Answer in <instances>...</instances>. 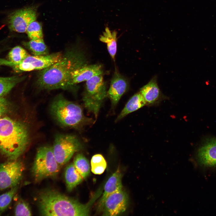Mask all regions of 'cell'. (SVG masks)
Returning <instances> with one entry per match:
<instances>
[{"label": "cell", "mask_w": 216, "mask_h": 216, "mask_svg": "<svg viewBox=\"0 0 216 216\" xmlns=\"http://www.w3.org/2000/svg\"><path fill=\"white\" fill-rule=\"evenodd\" d=\"M30 55L22 47L16 46L12 48L8 53V60L13 64H17Z\"/></svg>", "instance_id": "24"}, {"label": "cell", "mask_w": 216, "mask_h": 216, "mask_svg": "<svg viewBox=\"0 0 216 216\" xmlns=\"http://www.w3.org/2000/svg\"><path fill=\"white\" fill-rule=\"evenodd\" d=\"M128 83L125 78L116 70L111 80L110 86L107 92L112 107H115L122 95L126 92Z\"/></svg>", "instance_id": "15"}, {"label": "cell", "mask_w": 216, "mask_h": 216, "mask_svg": "<svg viewBox=\"0 0 216 216\" xmlns=\"http://www.w3.org/2000/svg\"><path fill=\"white\" fill-rule=\"evenodd\" d=\"M157 78L156 75L154 76L140 89L139 92L145 102L146 105L148 106L158 105L162 101L169 99L160 91Z\"/></svg>", "instance_id": "14"}, {"label": "cell", "mask_w": 216, "mask_h": 216, "mask_svg": "<svg viewBox=\"0 0 216 216\" xmlns=\"http://www.w3.org/2000/svg\"><path fill=\"white\" fill-rule=\"evenodd\" d=\"M146 105L145 102L140 92L134 94L128 100L116 120L117 122L129 114Z\"/></svg>", "instance_id": "17"}, {"label": "cell", "mask_w": 216, "mask_h": 216, "mask_svg": "<svg viewBox=\"0 0 216 216\" xmlns=\"http://www.w3.org/2000/svg\"><path fill=\"white\" fill-rule=\"evenodd\" d=\"M117 33L115 30L111 31L106 27L99 38L100 41L106 44L108 52L114 61L117 49Z\"/></svg>", "instance_id": "18"}, {"label": "cell", "mask_w": 216, "mask_h": 216, "mask_svg": "<svg viewBox=\"0 0 216 216\" xmlns=\"http://www.w3.org/2000/svg\"><path fill=\"white\" fill-rule=\"evenodd\" d=\"M82 148L81 142L76 136L61 134L56 136L52 147L55 158L60 166L66 164Z\"/></svg>", "instance_id": "8"}, {"label": "cell", "mask_w": 216, "mask_h": 216, "mask_svg": "<svg viewBox=\"0 0 216 216\" xmlns=\"http://www.w3.org/2000/svg\"><path fill=\"white\" fill-rule=\"evenodd\" d=\"M24 169L23 164L17 160L0 164V190L16 187Z\"/></svg>", "instance_id": "9"}, {"label": "cell", "mask_w": 216, "mask_h": 216, "mask_svg": "<svg viewBox=\"0 0 216 216\" xmlns=\"http://www.w3.org/2000/svg\"><path fill=\"white\" fill-rule=\"evenodd\" d=\"M86 81L83 101L88 112L92 113L97 119L103 101L107 96L106 85L102 74Z\"/></svg>", "instance_id": "6"}, {"label": "cell", "mask_w": 216, "mask_h": 216, "mask_svg": "<svg viewBox=\"0 0 216 216\" xmlns=\"http://www.w3.org/2000/svg\"><path fill=\"white\" fill-rule=\"evenodd\" d=\"M8 103L4 98L3 97H0V118L7 112L8 108Z\"/></svg>", "instance_id": "28"}, {"label": "cell", "mask_w": 216, "mask_h": 216, "mask_svg": "<svg viewBox=\"0 0 216 216\" xmlns=\"http://www.w3.org/2000/svg\"><path fill=\"white\" fill-rule=\"evenodd\" d=\"M63 55L60 52L44 55H30L17 64H13L8 60L0 58V65L10 67L19 72L41 70L60 61Z\"/></svg>", "instance_id": "7"}, {"label": "cell", "mask_w": 216, "mask_h": 216, "mask_svg": "<svg viewBox=\"0 0 216 216\" xmlns=\"http://www.w3.org/2000/svg\"><path fill=\"white\" fill-rule=\"evenodd\" d=\"M23 45L34 56L48 54V50L43 39L23 42Z\"/></svg>", "instance_id": "21"}, {"label": "cell", "mask_w": 216, "mask_h": 216, "mask_svg": "<svg viewBox=\"0 0 216 216\" xmlns=\"http://www.w3.org/2000/svg\"><path fill=\"white\" fill-rule=\"evenodd\" d=\"M26 78V76H18L0 77V97L6 95L17 84L22 81Z\"/></svg>", "instance_id": "20"}, {"label": "cell", "mask_w": 216, "mask_h": 216, "mask_svg": "<svg viewBox=\"0 0 216 216\" xmlns=\"http://www.w3.org/2000/svg\"><path fill=\"white\" fill-rule=\"evenodd\" d=\"M128 198L126 193L122 189L108 196L102 209L104 216H116L124 212L127 209Z\"/></svg>", "instance_id": "12"}, {"label": "cell", "mask_w": 216, "mask_h": 216, "mask_svg": "<svg viewBox=\"0 0 216 216\" xmlns=\"http://www.w3.org/2000/svg\"><path fill=\"white\" fill-rule=\"evenodd\" d=\"M73 163L83 179L86 178L88 176L90 171L89 163L82 154H77L74 158Z\"/></svg>", "instance_id": "22"}, {"label": "cell", "mask_w": 216, "mask_h": 216, "mask_svg": "<svg viewBox=\"0 0 216 216\" xmlns=\"http://www.w3.org/2000/svg\"><path fill=\"white\" fill-rule=\"evenodd\" d=\"M101 65L98 64L84 65L72 71L64 84L62 89H72L75 86L82 82L87 81L92 77L103 74Z\"/></svg>", "instance_id": "11"}, {"label": "cell", "mask_w": 216, "mask_h": 216, "mask_svg": "<svg viewBox=\"0 0 216 216\" xmlns=\"http://www.w3.org/2000/svg\"><path fill=\"white\" fill-rule=\"evenodd\" d=\"M50 109L53 118L63 127L80 130L94 122L92 118L85 116L80 105L68 100L62 94L54 99Z\"/></svg>", "instance_id": "4"}, {"label": "cell", "mask_w": 216, "mask_h": 216, "mask_svg": "<svg viewBox=\"0 0 216 216\" xmlns=\"http://www.w3.org/2000/svg\"><path fill=\"white\" fill-rule=\"evenodd\" d=\"M37 7L24 8L11 13L8 16V24L10 30L19 33L26 32L29 24L36 20Z\"/></svg>", "instance_id": "10"}, {"label": "cell", "mask_w": 216, "mask_h": 216, "mask_svg": "<svg viewBox=\"0 0 216 216\" xmlns=\"http://www.w3.org/2000/svg\"><path fill=\"white\" fill-rule=\"evenodd\" d=\"M60 166L57 161L52 147L44 146L37 149L32 168V173L35 181L38 182L48 178L56 176Z\"/></svg>", "instance_id": "5"}, {"label": "cell", "mask_w": 216, "mask_h": 216, "mask_svg": "<svg viewBox=\"0 0 216 216\" xmlns=\"http://www.w3.org/2000/svg\"><path fill=\"white\" fill-rule=\"evenodd\" d=\"M30 136L27 125L8 117L0 118V154L8 160H15L29 146Z\"/></svg>", "instance_id": "3"}, {"label": "cell", "mask_w": 216, "mask_h": 216, "mask_svg": "<svg viewBox=\"0 0 216 216\" xmlns=\"http://www.w3.org/2000/svg\"><path fill=\"white\" fill-rule=\"evenodd\" d=\"M87 64L83 53L77 49L68 50L58 62L41 70L37 81L41 89H62L71 73Z\"/></svg>", "instance_id": "1"}, {"label": "cell", "mask_w": 216, "mask_h": 216, "mask_svg": "<svg viewBox=\"0 0 216 216\" xmlns=\"http://www.w3.org/2000/svg\"><path fill=\"white\" fill-rule=\"evenodd\" d=\"M64 176L67 189L68 191L72 190L83 179L73 163H71L66 167Z\"/></svg>", "instance_id": "19"}, {"label": "cell", "mask_w": 216, "mask_h": 216, "mask_svg": "<svg viewBox=\"0 0 216 216\" xmlns=\"http://www.w3.org/2000/svg\"><path fill=\"white\" fill-rule=\"evenodd\" d=\"M16 216H31L30 208L27 203L24 200H19L16 202L14 210Z\"/></svg>", "instance_id": "27"}, {"label": "cell", "mask_w": 216, "mask_h": 216, "mask_svg": "<svg viewBox=\"0 0 216 216\" xmlns=\"http://www.w3.org/2000/svg\"><path fill=\"white\" fill-rule=\"evenodd\" d=\"M199 164L207 167H216V137H209L204 140L196 155Z\"/></svg>", "instance_id": "13"}, {"label": "cell", "mask_w": 216, "mask_h": 216, "mask_svg": "<svg viewBox=\"0 0 216 216\" xmlns=\"http://www.w3.org/2000/svg\"><path fill=\"white\" fill-rule=\"evenodd\" d=\"M97 195L86 204L53 190H46L38 194L37 202L43 216H88Z\"/></svg>", "instance_id": "2"}, {"label": "cell", "mask_w": 216, "mask_h": 216, "mask_svg": "<svg viewBox=\"0 0 216 216\" xmlns=\"http://www.w3.org/2000/svg\"><path fill=\"white\" fill-rule=\"evenodd\" d=\"M17 190V187L10 188L6 192L0 195V213L7 208L10 203Z\"/></svg>", "instance_id": "26"}, {"label": "cell", "mask_w": 216, "mask_h": 216, "mask_svg": "<svg viewBox=\"0 0 216 216\" xmlns=\"http://www.w3.org/2000/svg\"><path fill=\"white\" fill-rule=\"evenodd\" d=\"M26 32L30 40L43 39L41 24L36 20L33 21L29 24Z\"/></svg>", "instance_id": "25"}, {"label": "cell", "mask_w": 216, "mask_h": 216, "mask_svg": "<svg viewBox=\"0 0 216 216\" xmlns=\"http://www.w3.org/2000/svg\"><path fill=\"white\" fill-rule=\"evenodd\" d=\"M122 177L121 171L118 168L108 179L105 185L104 192L99 202L100 209H102L104 201L108 196L122 189Z\"/></svg>", "instance_id": "16"}, {"label": "cell", "mask_w": 216, "mask_h": 216, "mask_svg": "<svg viewBox=\"0 0 216 216\" xmlns=\"http://www.w3.org/2000/svg\"><path fill=\"white\" fill-rule=\"evenodd\" d=\"M91 165L92 172L97 175H100L103 173L107 166L104 158L100 154H96L92 157Z\"/></svg>", "instance_id": "23"}]
</instances>
